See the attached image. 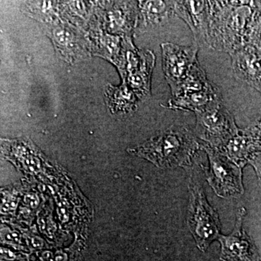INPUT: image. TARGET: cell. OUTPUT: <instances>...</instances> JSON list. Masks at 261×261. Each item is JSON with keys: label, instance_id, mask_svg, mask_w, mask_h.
<instances>
[{"label": "cell", "instance_id": "6da1fadb", "mask_svg": "<svg viewBox=\"0 0 261 261\" xmlns=\"http://www.w3.org/2000/svg\"><path fill=\"white\" fill-rule=\"evenodd\" d=\"M207 47L231 55L248 44L261 15V1H209Z\"/></svg>", "mask_w": 261, "mask_h": 261}, {"label": "cell", "instance_id": "7a4b0ae2", "mask_svg": "<svg viewBox=\"0 0 261 261\" xmlns=\"http://www.w3.org/2000/svg\"><path fill=\"white\" fill-rule=\"evenodd\" d=\"M198 145L185 126H171L130 152L165 167L181 165L190 160Z\"/></svg>", "mask_w": 261, "mask_h": 261}, {"label": "cell", "instance_id": "3957f363", "mask_svg": "<svg viewBox=\"0 0 261 261\" xmlns=\"http://www.w3.org/2000/svg\"><path fill=\"white\" fill-rule=\"evenodd\" d=\"M196 132L202 140L215 146H222L239 134L232 113L222 100L216 101L195 113Z\"/></svg>", "mask_w": 261, "mask_h": 261}, {"label": "cell", "instance_id": "277c9868", "mask_svg": "<svg viewBox=\"0 0 261 261\" xmlns=\"http://www.w3.org/2000/svg\"><path fill=\"white\" fill-rule=\"evenodd\" d=\"M163 70L171 93L174 92L182 81L188 74L192 67L198 62L197 44L189 47L180 46L173 43H163Z\"/></svg>", "mask_w": 261, "mask_h": 261}, {"label": "cell", "instance_id": "5b68a950", "mask_svg": "<svg viewBox=\"0 0 261 261\" xmlns=\"http://www.w3.org/2000/svg\"><path fill=\"white\" fill-rule=\"evenodd\" d=\"M102 5L97 10L102 29L112 35L132 37L138 21L139 2H106Z\"/></svg>", "mask_w": 261, "mask_h": 261}, {"label": "cell", "instance_id": "8992f818", "mask_svg": "<svg viewBox=\"0 0 261 261\" xmlns=\"http://www.w3.org/2000/svg\"><path fill=\"white\" fill-rule=\"evenodd\" d=\"M192 197L189 211V226L199 247L203 250L219 235V220L217 214L206 202L202 192H195Z\"/></svg>", "mask_w": 261, "mask_h": 261}, {"label": "cell", "instance_id": "52a82bcc", "mask_svg": "<svg viewBox=\"0 0 261 261\" xmlns=\"http://www.w3.org/2000/svg\"><path fill=\"white\" fill-rule=\"evenodd\" d=\"M49 32L57 53L66 62L73 63L88 56V43L76 27L60 21L51 25Z\"/></svg>", "mask_w": 261, "mask_h": 261}, {"label": "cell", "instance_id": "ba28073f", "mask_svg": "<svg viewBox=\"0 0 261 261\" xmlns=\"http://www.w3.org/2000/svg\"><path fill=\"white\" fill-rule=\"evenodd\" d=\"M245 214V209H240L234 231L228 236L219 239L223 261H260L253 242L242 228Z\"/></svg>", "mask_w": 261, "mask_h": 261}, {"label": "cell", "instance_id": "9c48e42d", "mask_svg": "<svg viewBox=\"0 0 261 261\" xmlns=\"http://www.w3.org/2000/svg\"><path fill=\"white\" fill-rule=\"evenodd\" d=\"M230 56L235 78L261 94V49L247 44Z\"/></svg>", "mask_w": 261, "mask_h": 261}, {"label": "cell", "instance_id": "30bf717a", "mask_svg": "<svg viewBox=\"0 0 261 261\" xmlns=\"http://www.w3.org/2000/svg\"><path fill=\"white\" fill-rule=\"evenodd\" d=\"M174 10L191 29L195 44L207 46L210 25L209 1H175Z\"/></svg>", "mask_w": 261, "mask_h": 261}, {"label": "cell", "instance_id": "8fae6325", "mask_svg": "<svg viewBox=\"0 0 261 261\" xmlns=\"http://www.w3.org/2000/svg\"><path fill=\"white\" fill-rule=\"evenodd\" d=\"M175 1H139V17L135 33L163 25L175 13Z\"/></svg>", "mask_w": 261, "mask_h": 261}, {"label": "cell", "instance_id": "7c38bea8", "mask_svg": "<svg viewBox=\"0 0 261 261\" xmlns=\"http://www.w3.org/2000/svg\"><path fill=\"white\" fill-rule=\"evenodd\" d=\"M155 56L149 50L142 51L140 65L125 75L123 82L130 87L140 99H145L150 95L151 80L153 72Z\"/></svg>", "mask_w": 261, "mask_h": 261}, {"label": "cell", "instance_id": "4fadbf2b", "mask_svg": "<svg viewBox=\"0 0 261 261\" xmlns=\"http://www.w3.org/2000/svg\"><path fill=\"white\" fill-rule=\"evenodd\" d=\"M221 91L213 84L211 87L200 92L181 94L171 98L168 108L173 110H181L195 113L207 107L211 103L222 100Z\"/></svg>", "mask_w": 261, "mask_h": 261}, {"label": "cell", "instance_id": "5bb4252c", "mask_svg": "<svg viewBox=\"0 0 261 261\" xmlns=\"http://www.w3.org/2000/svg\"><path fill=\"white\" fill-rule=\"evenodd\" d=\"M92 50L97 55L104 57L117 65L123 47L124 37L113 36L100 29H92L91 33Z\"/></svg>", "mask_w": 261, "mask_h": 261}, {"label": "cell", "instance_id": "9a60e30c", "mask_svg": "<svg viewBox=\"0 0 261 261\" xmlns=\"http://www.w3.org/2000/svg\"><path fill=\"white\" fill-rule=\"evenodd\" d=\"M106 102L113 113L127 114L137 108V96L124 82L119 87L109 85L106 91Z\"/></svg>", "mask_w": 261, "mask_h": 261}, {"label": "cell", "instance_id": "2e32d148", "mask_svg": "<svg viewBox=\"0 0 261 261\" xmlns=\"http://www.w3.org/2000/svg\"><path fill=\"white\" fill-rule=\"evenodd\" d=\"M213 84L207 79L205 70L197 62L192 67L185 80L182 81L176 90L171 94L172 97H176L183 94L200 92L209 88Z\"/></svg>", "mask_w": 261, "mask_h": 261}, {"label": "cell", "instance_id": "e0dca14e", "mask_svg": "<svg viewBox=\"0 0 261 261\" xmlns=\"http://www.w3.org/2000/svg\"><path fill=\"white\" fill-rule=\"evenodd\" d=\"M25 12L32 15L33 18L37 19L49 25L59 23V11H61V3L58 2H27Z\"/></svg>", "mask_w": 261, "mask_h": 261}, {"label": "cell", "instance_id": "ac0fdd59", "mask_svg": "<svg viewBox=\"0 0 261 261\" xmlns=\"http://www.w3.org/2000/svg\"><path fill=\"white\" fill-rule=\"evenodd\" d=\"M94 3L92 2L73 1L61 3V13L67 14V18L71 20L84 22L90 18L93 12Z\"/></svg>", "mask_w": 261, "mask_h": 261}, {"label": "cell", "instance_id": "d6986e66", "mask_svg": "<svg viewBox=\"0 0 261 261\" xmlns=\"http://www.w3.org/2000/svg\"><path fill=\"white\" fill-rule=\"evenodd\" d=\"M255 162L257 163V164L260 165L261 166V150L260 153L257 154L256 156H255Z\"/></svg>", "mask_w": 261, "mask_h": 261}, {"label": "cell", "instance_id": "ffe728a7", "mask_svg": "<svg viewBox=\"0 0 261 261\" xmlns=\"http://www.w3.org/2000/svg\"><path fill=\"white\" fill-rule=\"evenodd\" d=\"M256 126L258 127V128H260V129H261V118L260 121H259L258 123H257Z\"/></svg>", "mask_w": 261, "mask_h": 261}]
</instances>
